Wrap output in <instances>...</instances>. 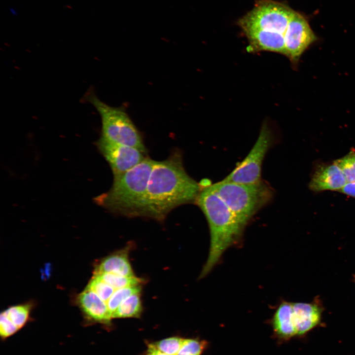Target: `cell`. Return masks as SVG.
<instances>
[{
  "label": "cell",
  "mask_w": 355,
  "mask_h": 355,
  "mask_svg": "<svg viewBox=\"0 0 355 355\" xmlns=\"http://www.w3.org/2000/svg\"><path fill=\"white\" fill-rule=\"evenodd\" d=\"M202 185L186 173L182 155L174 151L155 161L144 197L141 217L163 221L169 213L185 204H196Z\"/></svg>",
  "instance_id": "cell-1"
},
{
  "label": "cell",
  "mask_w": 355,
  "mask_h": 355,
  "mask_svg": "<svg viewBox=\"0 0 355 355\" xmlns=\"http://www.w3.org/2000/svg\"><path fill=\"white\" fill-rule=\"evenodd\" d=\"M209 226L211 240L209 255L199 279L207 275L224 252L240 238L244 228L212 185L202 186L196 202Z\"/></svg>",
  "instance_id": "cell-2"
},
{
  "label": "cell",
  "mask_w": 355,
  "mask_h": 355,
  "mask_svg": "<svg viewBox=\"0 0 355 355\" xmlns=\"http://www.w3.org/2000/svg\"><path fill=\"white\" fill-rule=\"evenodd\" d=\"M155 162L147 157L127 172L113 178L110 189L95 197V202L120 215L141 217L147 184Z\"/></svg>",
  "instance_id": "cell-3"
},
{
  "label": "cell",
  "mask_w": 355,
  "mask_h": 355,
  "mask_svg": "<svg viewBox=\"0 0 355 355\" xmlns=\"http://www.w3.org/2000/svg\"><path fill=\"white\" fill-rule=\"evenodd\" d=\"M213 186L244 228L273 195L269 186L261 180L247 184L222 180Z\"/></svg>",
  "instance_id": "cell-4"
},
{
  "label": "cell",
  "mask_w": 355,
  "mask_h": 355,
  "mask_svg": "<svg viewBox=\"0 0 355 355\" xmlns=\"http://www.w3.org/2000/svg\"><path fill=\"white\" fill-rule=\"evenodd\" d=\"M86 98L100 115L102 123L100 138L136 148L146 154L142 135L125 107L109 106L100 100L93 91H90Z\"/></svg>",
  "instance_id": "cell-5"
},
{
  "label": "cell",
  "mask_w": 355,
  "mask_h": 355,
  "mask_svg": "<svg viewBox=\"0 0 355 355\" xmlns=\"http://www.w3.org/2000/svg\"><path fill=\"white\" fill-rule=\"evenodd\" d=\"M295 11L282 3L264 0L239 21L244 32L264 30L279 32L283 35Z\"/></svg>",
  "instance_id": "cell-6"
},
{
  "label": "cell",
  "mask_w": 355,
  "mask_h": 355,
  "mask_svg": "<svg viewBox=\"0 0 355 355\" xmlns=\"http://www.w3.org/2000/svg\"><path fill=\"white\" fill-rule=\"evenodd\" d=\"M273 140L271 130L264 123L255 143L247 156L223 180L247 184L260 181L262 164Z\"/></svg>",
  "instance_id": "cell-7"
},
{
  "label": "cell",
  "mask_w": 355,
  "mask_h": 355,
  "mask_svg": "<svg viewBox=\"0 0 355 355\" xmlns=\"http://www.w3.org/2000/svg\"><path fill=\"white\" fill-rule=\"evenodd\" d=\"M97 146L108 163L113 178L127 172L147 157L146 153L136 148L109 142L100 137Z\"/></svg>",
  "instance_id": "cell-8"
},
{
  "label": "cell",
  "mask_w": 355,
  "mask_h": 355,
  "mask_svg": "<svg viewBox=\"0 0 355 355\" xmlns=\"http://www.w3.org/2000/svg\"><path fill=\"white\" fill-rule=\"evenodd\" d=\"M287 57L296 63L307 48L317 40V37L307 20L295 11L284 35Z\"/></svg>",
  "instance_id": "cell-9"
},
{
  "label": "cell",
  "mask_w": 355,
  "mask_h": 355,
  "mask_svg": "<svg viewBox=\"0 0 355 355\" xmlns=\"http://www.w3.org/2000/svg\"><path fill=\"white\" fill-rule=\"evenodd\" d=\"M292 321L296 335L309 331L320 322L323 308L319 299L310 303L292 302Z\"/></svg>",
  "instance_id": "cell-10"
},
{
  "label": "cell",
  "mask_w": 355,
  "mask_h": 355,
  "mask_svg": "<svg viewBox=\"0 0 355 355\" xmlns=\"http://www.w3.org/2000/svg\"><path fill=\"white\" fill-rule=\"evenodd\" d=\"M341 169L335 164H320L317 166L309 184L312 191L340 190L347 183Z\"/></svg>",
  "instance_id": "cell-11"
},
{
  "label": "cell",
  "mask_w": 355,
  "mask_h": 355,
  "mask_svg": "<svg viewBox=\"0 0 355 355\" xmlns=\"http://www.w3.org/2000/svg\"><path fill=\"white\" fill-rule=\"evenodd\" d=\"M77 300L87 321L106 325L110 323L112 318L106 303L94 291L86 287Z\"/></svg>",
  "instance_id": "cell-12"
},
{
  "label": "cell",
  "mask_w": 355,
  "mask_h": 355,
  "mask_svg": "<svg viewBox=\"0 0 355 355\" xmlns=\"http://www.w3.org/2000/svg\"><path fill=\"white\" fill-rule=\"evenodd\" d=\"M248 38V51L275 52L287 56L284 35L277 32L250 30L244 32Z\"/></svg>",
  "instance_id": "cell-13"
},
{
  "label": "cell",
  "mask_w": 355,
  "mask_h": 355,
  "mask_svg": "<svg viewBox=\"0 0 355 355\" xmlns=\"http://www.w3.org/2000/svg\"><path fill=\"white\" fill-rule=\"evenodd\" d=\"M134 244L130 242L122 248L103 258L96 265L94 273H109L125 277L136 276L129 260Z\"/></svg>",
  "instance_id": "cell-14"
},
{
  "label": "cell",
  "mask_w": 355,
  "mask_h": 355,
  "mask_svg": "<svg viewBox=\"0 0 355 355\" xmlns=\"http://www.w3.org/2000/svg\"><path fill=\"white\" fill-rule=\"evenodd\" d=\"M31 309L30 304L11 306L2 312L0 316V335L5 340L15 334L28 322Z\"/></svg>",
  "instance_id": "cell-15"
},
{
  "label": "cell",
  "mask_w": 355,
  "mask_h": 355,
  "mask_svg": "<svg viewBox=\"0 0 355 355\" xmlns=\"http://www.w3.org/2000/svg\"><path fill=\"white\" fill-rule=\"evenodd\" d=\"M292 303L282 301L277 308L272 319V325L277 335L288 339L296 335L292 321Z\"/></svg>",
  "instance_id": "cell-16"
},
{
  "label": "cell",
  "mask_w": 355,
  "mask_h": 355,
  "mask_svg": "<svg viewBox=\"0 0 355 355\" xmlns=\"http://www.w3.org/2000/svg\"><path fill=\"white\" fill-rule=\"evenodd\" d=\"M142 312L141 292L133 294L125 299L112 315V319L139 318Z\"/></svg>",
  "instance_id": "cell-17"
},
{
  "label": "cell",
  "mask_w": 355,
  "mask_h": 355,
  "mask_svg": "<svg viewBox=\"0 0 355 355\" xmlns=\"http://www.w3.org/2000/svg\"><path fill=\"white\" fill-rule=\"evenodd\" d=\"M99 277L104 282L110 285L115 289L125 287L142 284L144 280L138 277H125L112 273H94Z\"/></svg>",
  "instance_id": "cell-18"
},
{
  "label": "cell",
  "mask_w": 355,
  "mask_h": 355,
  "mask_svg": "<svg viewBox=\"0 0 355 355\" xmlns=\"http://www.w3.org/2000/svg\"><path fill=\"white\" fill-rule=\"evenodd\" d=\"M142 284L130 286L115 289L106 302L112 318L113 314L125 299L133 294L142 292Z\"/></svg>",
  "instance_id": "cell-19"
},
{
  "label": "cell",
  "mask_w": 355,
  "mask_h": 355,
  "mask_svg": "<svg viewBox=\"0 0 355 355\" xmlns=\"http://www.w3.org/2000/svg\"><path fill=\"white\" fill-rule=\"evenodd\" d=\"M344 174L348 183L355 182V152L350 151L343 157L334 161Z\"/></svg>",
  "instance_id": "cell-20"
},
{
  "label": "cell",
  "mask_w": 355,
  "mask_h": 355,
  "mask_svg": "<svg viewBox=\"0 0 355 355\" xmlns=\"http://www.w3.org/2000/svg\"><path fill=\"white\" fill-rule=\"evenodd\" d=\"M87 288L94 291L106 303L115 289L94 274L87 284Z\"/></svg>",
  "instance_id": "cell-21"
},
{
  "label": "cell",
  "mask_w": 355,
  "mask_h": 355,
  "mask_svg": "<svg viewBox=\"0 0 355 355\" xmlns=\"http://www.w3.org/2000/svg\"><path fill=\"white\" fill-rule=\"evenodd\" d=\"M183 340L178 337H172L158 341L153 345L168 355H178Z\"/></svg>",
  "instance_id": "cell-22"
},
{
  "label": "cell",
  "mask_w": 355,
  "mask_h": 355,
  "mask_svg": "<svg viewBox=\"0 0 355 355\" xmlns=\"http://www.w3.org/2000/svg\"><path fill=\"white\" fill-rule=\"evenodd\" d=\"M204 341L196 339H184L178 355H201L205 348Z\"/></svg>",
  "instance_id": "cell-23"
},
{
  "label": "cell",
  "mask_w": 355,
  "mask_h": 355,
  "mask_svg": "<svg viewBox=\"0 0 355 355\" xmlns=\"http://www.w3.org/2000/svg\"><path fill=\"white\" fill-rule=\"evenodd\" d=\"M338 191L355 198V182L347 183Z\"/></svg>",
  "instance_id": "cell-24"
},
{
  "label": "cell",
  "mask_w": 355,
  "mask_h": 355,
  "mask_svg": "<svg viewBox=\"0 0 355 355\" xmlns=\"http://www.w3.org/2000/svg\"><path fill=\"white\" fill-rule=\"evenodd\" d=\"M146 355H168L158 350L153 344H149L148 347Z\"/></svg>",
  "instance_id": "cell-25"
},
{
  "label": "cell",
  "mask_w": 355,
  "mask_h": 355,
  "mask_svg": "<svg viewBox=\"0 0 355 355\" xmlns=\"http://www.w3.org/2000/svg\"><path fill=\"white\" fill-rule=\"evenodd\" d=\"M10 10L11 13H12L13 14H14V15H17L16 12H15V11L12 8H10Z\"/></svg>",
  "instance_id": "cell-26"
},
{
  "label": "cell",
  "mask_w": 355,
  "mask_h": 355,
  "mask_svg": "<svg viewBox=\"0 0 355 355\" xmlns=\"http://www.w3.org/2000/svg\"><path fill=\"white\" fill-rule=\"evenodd\" d=\"M67 7H69V8H70V9H71V8H72V7H71V6H69V5H67Z\"/></svg>",
  "instance_id": "cell-27"
},
{
  "label": "cell",
  "mask_w": 355,
  "mask_h": 355,
  "mask_svg": "<svg viewBox=\"0 0 355 355\" xmlns=\"http://www.w3.org/2000/svg\"><path fill=\"white\" fill-rule=\"evenodd\" d=\"M354 278H355V279H354V280H355V276H354Z\"/></svg>",
  "instance_id": "cell-28"
}]
</instances>
